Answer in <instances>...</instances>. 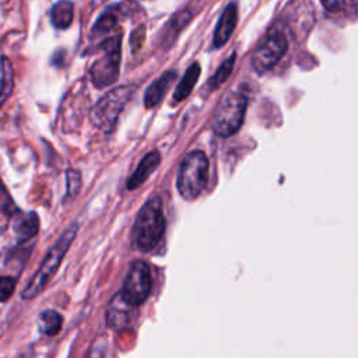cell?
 Returning a JSON list of instances; mask_svg holds the SVG:
<instances>
[{"mask_svg": "<svg viewBox=\"0 0 358 358\" xmlns=\"http://www.w3.org/2000/svg\"><path fill=\"white\" fill-rule=\"evenodd\" d=\"M131 309H133V306H130L127 302H124L123 298L120 296V294H117L110 301V305H109L108 312H106L108 326L110 329H116V330L123 329L130 320Z\"/></svg>", "mask_w": 358, "mask_h": 358, "instance_id": "obj_11", "label": "cell"}, {"mask_svg": "<svg viewBox=\"0 0 358 358\" xmlns=\"http://www.w3.org/2000/svg\"><path fill=\"white\" fill-rule=\"evenodd\" d=\"M323 7L330 13H338L344 8H347L351 3V0H320Z\"/></svg>", "mask_w": 358, "mask_h": 358, "instance_id": "obj_22", "label": "cell"}, {"mask_svg": "<svg viewBox=\"0 0 358 358\" xmlns=\"http://www.w3.org/2000/svg\"><path fill=\"white\" fill-rule=\"evenodd\" d=\"M103 53L90 69V77L95 87L102 88L113 84L119 77L120 66V34L106 39L101 45Z\"/></svg>", "mask_w": 358, "mask_h": 358, "instance_id": "obj_6", "label": "cell"}, {"mask_svg": "<svg viewBox=\"0 0 358 358\" xmlns=\"http://www.w3.org/2000/svg\"><path fill=\"white\" fill-rule=\"evenodd\" d=\"M76 235H77V224H71L59 236V239L48 250L46 256L43 257L42 263L39 264L38 270L34 273V275L31 277V280L22 289V292H21L22 299H25V301L32 299L43 291V288L49 284V281L56 274V271H57L60 263L63 262V257L67 253L70 245L73 243Z\"/></svg>", "mask_w": 358, "mask_h": 358, "instance_id": "obj_2", "label": "cell"}, {"mask_svg": "<svg viewBox=\"0 0 358 358\" xmlns=\"http://www.w3.org/2000/svg\"><path fill=\"white\" fill-rule=\"evenodd\" d=\"M122 15H124V7L122 6H115L113 8L106 10L99 20L95 22L92 34L94 35H103L108 31H110L112 28H115L117 25V22L120 21Z\"/></svg>", "mask_w": 358, "mask_h": 358, "instance_id": "obj_16", "label": "cell"}, {"mask_svg": "<svg viewBox=\"0 0 358 358\" xmlns=\"http://www.w3.org/2000/svg\"><path fill=\"white\" fill-rule=\"evenodd\" d=\"M175 80H176L175 71H166L159 78H157L145 91V95H144L145 108L152 109L157 105H159L161 101L164 99L166 91L169 90L171 84H173Z\"/></svg>", "mask_w": 358, "mask_h": 358, "instance_id": "obj_10", "label": "cell"}, {"mask_svg": "<svg viewBox=\"0 0 358 358\" xmlns=\"http://www.w3.org/2000/svg\"><path fill=\"white\" fill-rule=\"evenodd\" d=\"M152 289V277L148 264L143 260H136L130 264V268L123 281L120 296L130 306H140L147 301Z\"/></svg>", "mask_w": 358, "mask_h": 358, "instance_id": "obj_7", "label": "cell"}, {"mask_svg": "<svg viewBox=\"0 0 358 358\" xmlns=\"http://www.w3.org/2000/svg\"><path fill=\"white\" fill-rule=\"evenodd\" d=\"M235 59H236V55L232 53L215 71V74L208 80V85L211 90H217L218 87H221V84H224V81L228 80V77L231 76L232 73V69L235 66Z\"/></svg>", "mask_w": 358, "mask_h": 358, "instance_id": "obj_19", "label": "cell"}, {"mask_svg": "<svg viewBox=\"0 0 358 358\" xmlns=\"http://www.w3.org/2000/svg\"><path fill=\"white\" fill-rule=\"evenodd\" d=\"M208 179V159L203 151H193L185 157L178 172V190L186 200H194L206 187Z\"/></svg>", "mask_w": 358, "mask_h": 358, "instance_id": "obj_3", "label": "cell"}, {"mask_svg": "<svg viewBox=\"0 0 358 358\" xmlns=\"http://www.w3.org/2000/svg\"><path fill=\"white\" fill-rule=\"evenodd\" d=\"M248 101L239 92H229L217 106L213 117V130L217 136L229 137L242 126Z\"/></svg>", "mask_w": 358, "mask_h": 358, "instance_id": "obj_5", "label": "cell"}, {"mask_svg": "<svg viewBox=\"0 0 358 358\" xmlns=\"http://www.w3.org/2000/svg\"><path fill=\"white\" fill-rule=\"evenodd\" d=\"M134 91L136 88L133 85H124V87H117L110 92H108L92 108L91 110L92 123L96 127L102 129L103 131H112L113 127L116 126V122L123 108L130 101Z\"/></svg>", "mask_w": 358, "mask_h": 358, "instance_id": "obj_4", "label": "cell"}, {"mask_svg": "<svg viewBox=\"0 0 358 358\" xmlns=\"http://www.w3.org/2000/svg\"><path fill=\"white\" fill-rule=\"evenodd\" d=\"M288 48L287 38L281 32H271L255 50L252 56V67L256 73L263 74L273 69L284 56Z\"/></svg>", "mask_w": 358, "mask_h": 358, "instance_id": "obj_8", "label": "cell"}, {"mask_svg": "<svg viewBox=\"0 0 358 358\" xmlns=\"http://www.w3.org/2000/svg\"><path fill=\"white\" fill-rule=\"evenodd\" d=\"M95 358H103V355H102V352H98V355L95 357Z\"/></svg>", "mask_w": 358, "mask_h": 358, "instance_id": "obj_23", "label": "cell"}, {"mask_svg": "<svg viewBox=\"0 0 358 358\" xmlns=\"http://www.w3.org/2000/svg\"><path fill=\"white\" fill-rule=\"evenodd\" d=\"M199 76H200V64L199 63H193L186 70V73L180 78L179 84L176 85L175 92H173V99L175 101H183L185 98H187V95L194 88V84L197 83Z\"/></svg>", "mask_w": 358, "mask_h": 358, "instance_id": "obj_15", "label": "cell"}, {"mask_svg": "<svg viewBox=\"0 0 358 358\" xmlns=\"http://www.w3.org/2000/svg\"><path fill=\"white\" fill-rule=\"evenodd\" d=\"M166 228L162 203L158 197L150 199L138 211L133 227V243L143 252H152L164 238Z\"/></svg>", "mask_w": 358, "mask_h": 358, "instance_id": "obj_1", "label": "cell"}, {"mask_svg": "<svg viewBox=\"0 0 358 358\" xmlns=\"http://www.w3.org/2000/svg\"><path fill=\"white\" fill-rule=\"evenodd\" d=\"M15 289V280L13 277H0V302L7 301Z\"/></svg>", "mask_w": 358, "mask_h": 358, "instance_id": "obj_20", "label": "cell"}, {"mask_svg": "<svg viewBox=\"0 0 358 358\" xmlns=\"http://www.w3.org/2000/svg\"><path fill=\"white\" fill-rule=\"evenodd\" d=\"M63 317L53 309H46L39 316V330L46 336H56L62 329Z\"/></svg>", "mask_w": 358, "mask_h": 358, "instance_id": "obj_17", "label": "cell"}, {"mask_svg": "<svg viewBox=\"0 0 358 358\" xmlns=\"http://www.w3.org/2000/svg\"><path fill=\"white\" fill-rule=\"evenodd\" d=\"M0 66H1V71H0V106H1L3 102L10 96L13 91L14 74H13V69L8 59L1 57Z\"/></svg>", "mask_w": 358, "mask_h": 358, "instance_id": "obj_18", "label": "cell"}, {"mask_svg": "<svg viewBox=\"0 0 358 358\" xmlns=\"http://www.w3.org/2000/svg\"><path fill=\"white\" fill-rule=\"evenodd\" d=\"M80 183H81V176L76 171H69L67 172V197L73 199L77 192L80 190Z\"/></svg>", "mask_w": 358, "mask_h": 358, "instance_id": "obj_21", "label": "cell"}, {"mask_svg": "<svg viewBox=\"0 0 358 358\" xmlns=\"http://www.w3.org/2000/svg\"><path fill=\"white\" fill-rule=\"evenodd\" d=\"M236 21H238V8H236V4L231 3L222 11V14L217 22L215 32H214V46L215 48H220L228 42V39L231 38V35L236 27Z\"/></svg>", "mask_w": 358, "mask_h": 358, "instance_id": "obj_9", "label": "cell"}, {"mask_svg": "<svg viewBox=\"0 0 358 358\" xmlns=\"http://www.w3.org/2000/svg\"><path fill=\"white\" fill-rule=\"evenodd\" d=\"M73 3L67 1V0H60L57 3H55V6L52 7L50 11V21L53 24V27L59 28V29H66L71 25L73 22Z\"/></svg>", "mask_w": 358, "mask_h": 358, "instance_id": "obj_14", "label": "cell"}, {"mask_svg": "<svg viewBox=\"0 0 358 358\" xmlns=\"http://www.w3.org/2000/svg\"><path fill=\"white\" fill-rule=\"evenodd\" d=\"M159 161H161V155L155 150L148 152L145 157H143V159L140 161L136 171L127 179V189L131 190V189H137L138 186H141L143 182L147 180L148 176L154 172V169L159 165Z\"/></svg>", "mask_w": 358, "mask_h": 358, "instance_id": "obj_12", "label": "cell"}, {"mask_svg": "<svg viewBox=\"0 0 358 358\" xmlns=\"http://www.w3.org/2000/svg\"><path fill=\"white\" fill-rule=\"evenodd\" d=\"M13 228L18 242H27L38 234V229H39L38 215L34 211L20 213L14 220Z\"/></svg>", "mask_w": 358, "mask_h": 358, "instance_id": "obj_13", "label": "cell"}]
</instances>
